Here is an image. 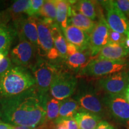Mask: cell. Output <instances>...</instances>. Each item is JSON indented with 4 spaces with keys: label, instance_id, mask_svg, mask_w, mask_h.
Instances as JSON below:
<instances>
[{
    "label": "cell",
    "instance_id": "6da1fadb",
    "mask_svg": "<svg viewBox=\"0 0 129 129\" xmlns=\"http://www.w3.org/2000/svg\"><path fill=\"white\" fill-rule=\"evenodd\" d=\"M48 94L35 85L23 93L0 99V120L13 126L36 128L46 122Z\"/></svg>",
    "mask_w": 129,
    "mask_h": 129
},
{
    "label": "cell",
    "instance_id": "7a4b0ae2",
    "mask_svg": "<svg viewBox=\"0 0 129 129\" xmlns=\"http://www.w3.org/2000/svg\"><path fill=\"white\" fill-rule=\"evenodd\" d=\"M35 85L29 69L13 65L0 76V99L20 94Z\"/></svg>",
    "mask_w": 129,
    "mask_h": 129
},
{
    "label": "cell",
    "instance_id": "3957f363",
    "mask_svg": "<svg viewBox=\"0 0 129 129\" xmlns=\"http://www.w3.org/2000/svg\"><path fill=\"white\" fill-rule=\"evenodd\" d=\"M75 100L81 109L99 115L105 114V106L96 88L91 83H81L77 89Z\"/></svg>",
    "mask_w": 129,
    "mask_h": 129
},
{
    "label": "cell",
    "instance_id": "277c9868",
    "mask_svg": "<svg viewBox=\"0 0 129 129\" xmlns=\"http://www.w3.org/2000/svg\"><path fill=\"white\" fill-rule=\"evenodd\" d=\"M129 62L124 59L118 60L98 59L95 58L80 71V75L87 77L108 76L128 70Z\"/></svg>",
    "mask_w": 129,
    "mask_h": 129
},
{
    "label": "cell",
    "instance_id": "5b68a950",
    "mask_svg": "<svg viewBox=\"0 0 129 129\" xmlns=\"http://www.w3.org/2000/svg\"><path fill=\"white\" fill-rule=\"evenodd\" d=\"M78 80L70 72L59 69L54 74L50 93L54 99L62 101L70 98L76 91Z\"/></svg>",
    "mask_w": 129,
    "mask_h": 129
},
{
    "label": "cell",
    "instance_id": "8992f818",
    "mask_svg": "<svg viewBox=\"0 0 129 129\" xmlns=\"http://www.w3.org/2000/svg\"><path fill=\"white\" fill-rule=\"evenodd\" d=\"M58 68L55 65L38 56L33 67L30 69L36 81V85L40 92L47 94L51 83Z\"/></svg>",
    "mask_w": 129,
    "mask_h": 129
},
{
    "label": "cell",
    "instance_id": "52a82bcc",
    "mask_svg": "<svg viewBox=\"0 0 129 129\" xmlns=\"http://www.w3.org/2000/svg\"><path fill=\"white\" fill-rule=\"evenodd\" d=\"M39 56L38 48L23 38L19 39V43L13 48L10 58L14 65L30 69Z\"/></svg>",
    "mask_w": 129,
    "mask_h": 129
},
{
    "label": "cell",
    "instance_id": "ba28073f",
    "mask_svg": "<svg viewBox=\"0 0 129 129\" xmlns=\"http://www.w3.org/2000/svg\"><path fill=\"white\" fill-rule=\"evenodd\" d=\"M105 108L116 121L129 124V104L124 94H105L102 98Z\"/></svg>",
    "mask_w": 129,
    "mask_h": 129
},
{
    "label": "cell",
    "instance_id": "9c48e42d",
    "mask_svg": "<svg viewBox=\"0 0 129 129\" xmlns=\"http://www.w3.org/2000/svg\"><path fill=\"white\" fill-rule=\"evenodd\" d=\"M105 9L106 22L111 30L129 38V20L123 13L113 4L112 1H101Z\"/></svg>",
    "mask_w": 129,
    "mask_h": 129
},
{
    "label": "cell",
    "instance_id": "30bf717a",
    "mask_svg": "<svg viewBox=\"0 0 129 129\" xmlns=\"http://www.w3.org/2000/svg\"><path fill=\"white\" fill-rule=\"evenodd\" d=\"M98 85L106 94H124L129 84V70L105 76L100 79Z\"/></svg>",
    "mask_w": 129,
    "mask_h": 129
},
{
    "label": "cell",
    "instance_id": "8fae6325",
    "mask_svg": "<svg viewBox=\"0 0 129 129\" xmlns=\"http://www.w3.org/2000/svg\"><path fill=\"white\" fill-rule=\"evenodd\" d=\"M96 26L90 36L89 50L93 57L99 54L102 48L109 42V31L110 29L104 14L99 17Z\"/></svg>",
    "mask_w": 129,
    "mask_h": 129
},
{
    "label": "cell",
    "instance_id": "7c38bea8",
    "mask_svg": "<svg viewBox=\"0 0 129 129\" xmlns=\"http://www.w3.org/2000/svg\"><path fill=\"white\" fill-rule=\"evenodd\" d=\"M13 22L19 39L23 38L27 40L36 47L38 50L39 44L37 17H28L27 18L22 17Z\"/></svg>",
    "mask_w": 129,
    "mask_h": 129
},
{
    "label": "cell",
    "instance_id": "4fadbf2b",
    "mask_svg": "<svg viewBox=\"0 0 129 129\" xmlns=\"http://www.w3.org/2000/svg\"><path fill=\"white\" fill-rule=\"evenodd\" d=\"M37 23L39 44L38 54L42 57V56H46L48 51L55 47L51 34V25L38 17H37Z\"/></svg>",
    "mask_w": 129,
    "mask_h": 129
},
{
    "label": "cell",
    "instance_id": "5bb4252c",
    "mask_svg": "<svg viewBox=\"0 0 129 129\" xmlns=\"http://www.w3.org/2000/svg\"><path fill=\"white\" fill-rule=\"evenodd\" d=\"M129 56V48L125 43H115L109 41L102 48L96 59L118 60Z\"/></svg>",
    "mask_w": 129,
    "mask_h": 129
},
{
    "label": "cell",
    "instance_id": "9a60e30c",
    "mask_svg": "<svg viewBox=\"0 0 129 129\" xmlns=\"http://www.w3.org/2000/svg\"><path fill=\"white\" fill-rule=\"evenodd\" d=\"M62 31L66 40L76 46L79 51L88 49L90 36L86 32L71 25L68 26L67 28Z\"/></svg>",
    "mask_w": 129,
    "mask_h": 129
},
{
    "label": "cell",
    "instance_id": "2e32d148",
    "mask_svg": "<svg viewBox=\"0 0 129 129\" xmlns=\"http://www.w3.org/2000/svg\"><path fill=\"white\" fill-rule=\"evenodd\" d=\"M71 7L76 12L94 21L97 17L99 18L103 14L101 8L96 1L90 0L78 1L75 4L71 5Z\"/></svg>",
    "mask_w": 129,
    "mask_h": 129
},
{
    "label": "cell",
    "instance_id": "e0dca14e",
    "mask_svg": "<svg viewBox=\"0 0 129 129\" xmlns=\"http://www.w3.org/2000/svg\"><path fill=\"white\" fill-rule=\"evenodd\" d=\"M73 25L90 35L96 26V22L76 12L71 7L68 18V25Z\"/></svg>",
    "mask_w": 129,
    "mask_h": 129
},
{
    "label": "cell",
    "instance_id": "ac0fdd59",
    "mask_svg": "<svg viewBox=\"0 0 129 129\" xmlns=\"http://www.w3.org/2000/svg\"><path fill=\"white\" fill-rule=\"evenodd\" d=\"M66 60L67 67L74 71H81L92 60L89 50L78 51L73 55L68 56Z\"/></svg>",
    "mask_w": 129,
    "mask_h": 129
},
{
    "label": "cell",
    "instance_id": "d6986e66",
    "mask_svg": "<svg viewBox=\"0 0 129 129\" xmlns=\"http://www.w3.org/2000/svg\"><path fill=\"white\" fill-rule=\"evenodd\" d=\"M74 118L76 120L80 129H96L102 118L81 108L74 116Z\"/></svg>",
    "mask_w": 129,
    "mask_h": 129
},
{
    "label": "cell",
    "instance_id": "ffe728a7",
    "mask_svg": "<svg viewBox=\"0 0 129 129\" xmlns=\"http://www.w3.org/2000/svg\"><path fill=\"white\" fill-rule=\"evenodd\" d=\"M17 35L14 28L7 25H0V52L7 56L13 42Z\"/></svg>",
    "mask_w": 129,
    "mask_h": 129
},
{
    "label": "cell",
    "instance_id": "44dd1931",
    "mask_svg": "<svg viewBox=\"0 0 129 129\" xmlns=\"http://www.w3.org/2000/svg\"><path fill=\"white\" fill-rule=\"evenodd\" d=\"M51 34L55 48L59 54V57L66 59L67 58V41L62 33V29L55 22L51 25Z\"/></svg>",
    "mask_w": 129,
    "mask_h": 129
},
{
    "label": "cell",
    "instance_id": "7402d4cb",
    "mask_svg": "<svg viewBox=\"0 0 129 129\" xmlns=\"http://www.w3.org/2000/svg\"><path fill=\"white\" fill-rule=\"evenodd\" d=\"M71 5L69 1L57 0L56 1V23L63 30L68 26L69 14Z\"/></svg>",
    "mask_w": 129,
    "mask_h": 129
},
{
    "label": "cell",
    "instance_id": "603a6c76",
    "mask_svg": "<svg viewBox=\"0 0 129 129\" xmlns=\"http://www.w3.org/2000/svg\"><path fill=\"white\" fill-rule=\"evenodd\" d=\"M81 109L76 100L73 98H67L61 101L59 117L57 119L74 118L75 114Z\"/></svg>",
    "mask_w": 129,
    "mask_h": 129
},
{
    "label": "cell",
    "instance_id": "cb8c5ba5",
    "mask_svg": "<svg viewBox=\"0 0 129 129\" xmlns=\"http://www.w3.org/2000/svg\"><path fill=\"white\" fill-rule=\"evenodd\" d=\"M30 6V0H17L14 1L12 6L7 10L14 22L22 17V14L27 12Z\"/></svg>",
    "mask_w": 129,
    "mask_h": 129
},
{
    "label": "cell",
    "instance_id": "d4e9b609",
    "mask_svg": "<svg viewBox=\"0 0 129 129\" xmlns=\"http://www.w3.org/2000/svg\"><path fill=\"white\" fill-rule=\"evenodd\" d=\"M61 101L51 98L48 94L46 103V122L54 121L59 117Z\"/></svg>",
    "mask_w": 129,
    "mask_h": 129
},
{
    "label": "cell",
    "instance_id": "484cf974",
    "mask_svg": "<svg viewBox=\"0 0 129 129\" xmlns=\"http://www.w3.org/2000/svg\"><path fill=\"white\" fill-rule=\"evenodd\" d=\"M38 16L56 22V0L44 1Z\"/></svg>",
    "mask_w": 129,
    "mask_h": 129
},
{
    "label": "cell",
    "instance_id": "4316f807",
    "mask_svg": "<svg viewBox=\"0 0 129 129\" xmlns=\"http://www.w3.org/2000/svg\"><path fill=\"white\" fill-rule=\"evenodd\" d=\"M44 0H30L29 9L26 14L29 17H37L38 16L41 9L44 4Z\"/></svg>",
    "mask_w": 129,
    "mask_h": 129
},
{
    "label": "cell",
    "instance_id": "83f0119b",
    "mask_svg": "<svg viewBox=\"0 0 129 129\" xmlns=\"http://www.w3.org/2000/svg\"><path fill=\"white\" fill-rule=\"evenodd\" d=\"M112 2L118 9L129 17V0H117Z\"/></svg>",
    "mask_w": 129,
    "mask_h": 129
},
{
    "label": "cell",
    "instance_id": "f1b7e54d",
    "mask_svg": "<svg viewBox=\"0 0 129 129\" xmlns=\"http://www.w3.org/2000/svg\"><path fill=\"white\" fill-rule=\"evenodd\" d=\"M108 39L109 41L112 42V43H125L127 38L121 34L114 31L110 29L109 31Z\"/></svg>",
    "mask_w": 129,
    "mask_h": 129
},
{
    "label": "cell",
    "instance_id": "f546056e",
    "mask_svg": "<svg viewBox=\"0 0 129 129\" xmlns=\"http://www.w3.org/2000/svg\"><path fill=\"white\" fill-rule=\"evenodd\" d=\"M13 65V64H12L10 58L8 56H6L3 60H0V76L10 68Z\"/></svg>",
    "mask_w": 129,
    "mask_h": 129
},
{
    "label": "cell",
    "instance_id": "4dcf8cb0",
    "mask_svg": "<svg viewBox=\"0 0 129 129\" xmlns=\"http://www.w3.org/2000/svg\"><path fill=\"white\" fill-rule=\"evenodd\" d=\"M58 120H62L63 121L67 129H80L76 120L74 118H68L58 119Z\"/></svg>",
    "mask_w": 129,
    "mask_h": 129
},
{
    "label": "cell",
    "instance_id": "1f68e13d",
    "mask_svg": "<svg viewBox=\"0 0 129 129\" xmlns=\"http://www.w3.org/2000/svg\"><path fill=\"white\" fill-rule=\"evenodd\" d=\"M78 48H77L76 46H74V44H71V43L67 42V57H68V56H72L73 55V54H75V53L78 52Z\"/></svg>",
    "mask_w": 129,
    "mask_h": 129
},
{
    "label": "cell",
    "instance_id": "d6a6232c",
    "mask_svg": "<svg viewBox=\"0 0 129 129\" xmlns=\"http://www.w3.org/2000/svg\"><path fill=\"white\" fill-rule=\"evenodd\" d=\"M96 129H116L112 124L105 120H101L97 125Z\"/></svg>",
    "mask_w": 129,
    "mask_h": 129
},
{
    "label": "cell",
    "instance_id": "836d02e7",
    "mask_svg": "<svg viewBox=\"0 0 129 129\" xmlns=\"http://www.w3.org/2000/svg\"><path fill=\"white\" fill-rule=\"evenodd\" d=\"M46 57L48 60H56L58 57H59V54L57 49L54 47L49 51L47 54Z\"/></svg>",
    "mask_w": 129,
    "mask_h": 129
},
{
    "label": "cell",
    "instance_id": "e575fe53",
    "mask_svg": "<svg viewBox=\"0 0 129 129\" xmlns=\"http://www.w3.org/2000/svg\"><path fill=\"white\" fill-rule=\"evenodd\" d=\"M54 122V127L53 129H67L63 121L62 120H56Z\"/></svg>",
    "mask_w": 129,
    "mask_h": 129
},
{
    "label": "cell",
    "instance_id": "d590c367",
    "mask_svg": "<svg viewBox=\"0 0 129 129\" xmlns=\"http://www.w3.org/2000/svg\"><path fill=\"white\" fill-rule=\"evenodd\" d=\"M54 127V122H45L40 126L34 128V129H53Z\"/></svg>",
    "mask_w": 129,
    "mask_h": 129
},
{
    "label": "cell",
    "instance_id": "8d00e7d4",
    "mask_svg": "<svg viewBox=\"0 0 129 129\" xmlns=\"http://www.w3.org/2000/svg\"><path fill=\"white\" fill-rule=\"evenodd\" d=\"M14 126L0 120V129H12Z\"/></svg>",
    "mask_w": 129,
    "mask_h": 129
},
{
    "label": "cell",
    "instance_id": "74e56055",
    "mask_svg": "<svg viewBox=\"0 0 129 129\" xmlns=\"http://www.w3.org/2000/svg\"><path fill=\"white\" fill-rule=\"evenodd\" d=\"M124 95L125 99H126L127 102H128L129 104V84L128 85V86L127 87V88H125L124 92Z\"/></svg>",
    "mask_w": 129,
    "mask_h": 129
},
{
    "label": "cell",
    "instance_id": "f35d334b",
    "mask_svg": "<svg viewBox=\"0 0 129 129\" xmlns=\"http://www.w3.org/2000/svg\"><path fill=\"white\" fill-rule=\"evenodd\" d=\"M34 128H32V127H25V126H14L12 129H34Z\"/></svg>",
    "mask_w": 129,
    "mask_h": 129
},
{
    "label": "cell",
    "instance_id": "ab89813d",
    "mask_svg": "<svg viewBox=\"0 0 129 129\" xmlns=\"http://www.w3.org/2000/svg\"><path fill=\"white\" fill-rule=\"evenodd\" d=\"M6 56H5L4 54H3L2 53H1L0 52V60H3V59H4L5 57H6Z\"/></svg>",
    "mask_w": 129,
    "mask_h": 129
},
{
    "label": "cell",
    "instance_id": "60d3db41",
    "mask_svg": "<svg viewBox=\"0 0 129 129\" xmlns=\"http://www.w3.org/2000/svg\"><path fill=\"white\" fill-rule=\"evenodd\" d=\"M125 45H126V46L127 47L129 48V38H127L126 41H125Z\"/></svg>",
    "mask_w": 129,
    "mask_h": 129
}]
</instances>
